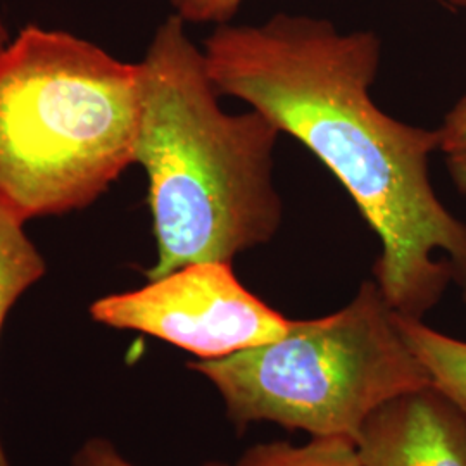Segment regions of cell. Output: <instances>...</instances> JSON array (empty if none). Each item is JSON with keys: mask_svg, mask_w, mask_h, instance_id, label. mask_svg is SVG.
I'll return each instance as SVG.
<instances>
[{"mask_svg": "<svg viewBox=\"0 0 466 466\" xmlns=\"http://www.w3.org/2000/svg\"><path fill=\"white\" fill-rule=\"evenodd\" d=\"M23 227L25 221L0 206V333L17 299L46 275V261ZM0 466H11L2 444Z\"/></svg>", "mask_w": 466, "mask_h": 466, "instance_id": "8", "label": "cell"}, {"mask_svg": "<svg viewBox=\"0 0 466 466\" xmlns=\"http://www.w3.org/2000/svg\"><path fill=\"white\" fill-rule=\"evenodd\" d=\"M7 44H9V34H7V28L4 25V19L0 16V50L4 49Z\"/></svg>", "mask_w": 466, "mask_h": 466, "instance_id": "13", "label": "cell"}, {"mask_svg": "<svg viewBox=\"0 0 466 466\" xmlns=\"http://www.w3.org/2000/svg\"><path fill=\"white\" fill-rule=\"evenodd\" d=\"M450 7H456V9H466V0H439Z\"/></svg>", "mask_w": 466, "mask_h": 466, "instance_id": "14", "label": "cell"}, {"mask_svg": "<svg viewBox=\"0 0 466 466\" xmlns=\"http://www.w3.org/2000/svg\"><path fill=\"white\" fill-rule=\"evenodd\" d=\"M73 466H134L128 463L115 446L104 439H90L75 456ZM204 466H227L221 463H209Z\"/></svg>", "mask_w": 466, "mask_h": 466, "instance_id": "12", "label": "cell"}, {"mask_svg": "<svg viewBox=\"0 0 466 466\" xmlns=\"http://www.w3.org/2000/svg\"><path fill=\"white\" fill-rule=\"evenodd\" d=\"M356 448L363 466H466V418L431 383L377 408Z\"/></svg>", "mask_w": 466, "mask_h": 466, "instance_id": "6", "label": "cell"}, {"mask_svg": "<svg viewBox=\"0 0 466 466\" xmlns=\"http://www.w3.org/2000/svg\"><path fill=\"white\" fill-rule=\"evenodd\" d=\"M439 149L456 188L466 196V94L458 100L437 128Z\"/></svg>", "mask_w": 466, "mask_h": 466, "instance_id": "10", "label": "cell"}, {"mask_svg": "<svg viewBox=\"0 0 466 466\" xmlns=\"http://www.w3.org/2000/svg\"><path fill=\"white\" fill-rule=\"evenodd\" d=\"M175 15L185 23L227 25L238 13L244 0H169Z\"/></svg>", "mask_w": 466, "mask_h": 466, "instance_id": "11", "label": "cell"}, {"mask_svg": "<svg viewBox=\"0 0 466 466\" xmlns=\"http://www.w3.org/2000/svg\"><path fill=\"white\" fill-rule=\"evenodd\" d=\"M188 368L217 387L237 429L273 421L354 442L377 408L431 385L375 282L337 313L292 321L277 340Z\"/></svg>", "mask_w": 466, "mask_h": 466, "instance_id": "4", "label": "cell"}, {"mask_svg": "<svg viewBox=\"0 0 466 466\" xmlns=\"http://www.w3.org/2000/svg\"><path fill=\"white\" fill-rule=\"evenodd\" d=\"M237 466H363L356 442L340 435L313 437L304 446L269 442L250 448Z\"/></svg>", "mask_w": 466, "mask_h": 466, "instance_id": "9", "label": "cell"}, {"mask_svg": "<svg viewBox=\"0 0 466 466\" xmlns=\"http://www.w3.org/2000/svg\"><path fill=\"white\" fill-rule=\"evenodd\" d=\"M138 63L59 30L0 50V206L21 221L84 209L135 163Z\"/></svg>", "mask_w": 466, "mask_h": 466, "instance_id": "3", "label": "cell"}, {"mask_svg": "<svg viewBox=\"0 0 466 466\" xmlns=\"http://www.w3.org/2000/svg\"><path fill=\"white\" fill-rule=\"evenodd\" d=\"M204 57L219 96L267 115L350 192L382 244L373 275L396 315L421 319L451 282L466 289V225L431 180L437 130L385 115L370 96L377 35L280 13L263 25H219Z\"/></svg>", "mask_w": 466, "mask_h": 466, "instance_id": "1", "label": "cell"}, {"mask_svg": "<svg viewBox=\"0 0 466 466\" xmlns=\"http://www.w3.org/2000/svg\"><path fill=\"white\" fill-rule=\"evenodd\" d=\"M90 315L106 327L147 333L196 354L225 358L263 346L289 332L283 318L249 292L232 263H194L142 289L96 300Z\"/></svg>", "mask_w": 466, "mask_h": 466, "instance_id": "5", "label": "cell"}, {"mask_svg": "<svg viewBox=\"0 0 466 466\" xmlns=\"http://www.w3.org/2000/svg\"><path fill=\"white\" fill-rule=\"evenodd\" d=\"M140 71L135 163L149 180L157 261L147 280L194 263H232L268 244L282 225L273 182L280 128L261 111L218 104L204 50L173 15L156 30Z\"/></svg>", "mask_w": 466, "mask_h": 466, "instance_id": "2", "label": "cell"}, {"mask_svg": "<svg viewBox=\"0 0 466 466\" xmlns=\"http://www.w3.org/2000/svg\"><path fill=\"white\" fill-rule=\"evenodd\" d=\"M398 329L431 383L466 418V342L437 332L421 319L396 315Z\"/></svg>", "mask_w": 466, "mask_h": 466, "instance_id": "7", "label": "cell"}]
</instances>
